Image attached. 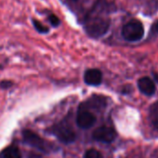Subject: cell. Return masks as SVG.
I'll return each instance as SVG.
<instances>
[{
	"label": "cell",
	"instance_id": "cell-1",
	"mask_svg": "<svg viewBox=\"0 0 158 158\" xmlns=\"http://www.w3.org/2000/svg\"><path fill=\"white\" fill-rule=\"evenodd\" d=\"M106 13V5L102 1H98L88 13L84 21V30L89 36L98 38L107 32L110 26V19Z\"/></svg>",
	"mask_w": 158,
	"mask_h": 158
},
{
	"label": "cell",
	"instance_id": "cell-2",
	"mask_svg": "<svg viewBox=\"0 0 158 158\" xmlns=\"http://www.w3.org/2000/svg\"><path fill=\"white\" fill-rule=\"evenodd\" d=\"M22 138L25 143L43 153L49 154L51 152H54L55 150H57L56 146L53 145L50 142L42 138L40 135L32 131L24 130L22 131Z\"/></svg>",
	"mask_w": 158,
	"mask_h": 158
},
{
	"label": "cell",
	"instance_id": "cell-3",
	"mask_svg": "<svg viewBox=\"0 0 158 158\" xmlns=\"http://www.w3.org/2000/svg\"><path fill=\"white\" fill-rule=\"evenodd\" d=\"M49 132L53 134L60 143L69 144L76 140V133L71 126L65 120L59 121L49 129Z\"/></svg>",
	"mask_w": 158,
	"mask_h": 158
},
{
	"label": "cell",
	"instance_id": "cell-4",
	"mask_svg": "<svg viewBox=\"0 0 158 158\" xmlns=\"http://www.w3.org/2000/svg\"><path fill=\"white\" fill-rule=\"evenodd\" d=\"M144 34V29L142 22L133 20L127 23L122 29L123 37L130 42H136L143 38Z\"/></svg>",
	"mask_w": 158,
	"mask_h": 158
},
{
	"label": "cell",
	"instance_id": "cell-5",
	"mask_svg": "<svg viewBox=\"0 0 158 158\" xmlns=\"http://www.w3.org/2000/svg\"><path fill=\"white\" fill-rule=\"evenodd\" d=\"M93 138L97 142L110 143L116 138V131L111 127L102 126L94 130L93 132Z\"/></svg>",
	"mask_w": 158,
	"mask_h": 158
},
{
	"label": "cell",
	"instance_id": "cell-6",
	"mask_svg": "<svg viewBox=\"0 0 158 158\" xmlns=\"http://www.w3.org/2000/svg\"><path fill=\"white\" fill-rule=\"evenodd\" d=\"M76 122L79 128L82 130H88L95 124L96 118L94 114L87 110H80L77 115Z\"/></svg>",
	"mask_w": 158,
	"mask_h": 158
},
{
	"label": "cell",
	"instance_id": "cell-7",
	"mask_svg": "<svg viewBox=\"0 0 158 158\" xmlns=\"http://www.w3.org/2000/svg\"><path fill=\"white\" fill-rule=\"evenodd\" d=\"M84 82L90 86H98L102 83L103 75L102 72L97 69H87L84 73Z\"/></svg>",
	"mask_w": 158,
	"mask_h": 158
},
{
	"label": "cell",
	"instance_id": "cell-8",
	"mask_svg": "<svg viewBox=\"0 0 158 158\" xmlns=\"http://www.w3.org/2000/svg\"><path fill=\"white\" fill-rule=\"evenodd\" d=\"M138 87L143 94L148 95V96L155 94L156 89L155 82L148 77L141 78L138 81Z\"/></svg>",
	"mask_w": 158,
	"mask_h": 158
},
{
	"label": "cell",
	"instance_id": "cell-9",
	"mask_svg": "<svg viewBox=\"0 0 158 158\" xmlns=\"http://www.w3.org/2000/svg\"><path fill=\"white\" fill-rule=\"evenodd\" d=\"M2 157L3 158H22L21 153L19 149L15 146L11 145L7 148H6L3 153H2Z\"/></svg>",
	"mask_w": 158,
	"mask_h": 158
},
{
	"label": "cell",
	"instance_id": "cell-10",
	"mask_svg": "<svg viewBox=\"0 0 158 158\" xmlns=\"http://www.w3.org/2000/svg\"><path fill=\"white\" fill-rule=\"evenodd\" d=\"M150 117H151V122L153 126L158 131V102L152 106Z\"/></svg>",
	"mask_w": 158,
	"mask_h": 158
},
{
	"label": "cell",
	"instance_id": "cell-11",
	"mask_svg": "<svg viewBox=\"0 0 158 158\" xmlns=\"http://www.w3.org/2000/svg\"><path fill=\"white\" fill-rule=\"evenodd\" d=\"M32 20V25L34 27V29L41 34H46L49 32V29L48 27H46L44 24H43L40 20L35 19H31Z\"/></svg>",
	"mask_w": 158,
	"mask_h": 158
},
{
	"label": "cell",
	"instance_id": "cell-12",
	"mask_svg": "<svg viewBox=\"0 0 158 158\" xmlns=\"http://www.w3.org/2000/svg\"><path fill=\"white\" fill-rule=\"evenodd\" d=\"M47 20L49 21V23L52 25V27L56 28L59 26L60 24V19H58V17L56 15H55L54 13H49L47 15Z\"/></svg>",
	"mask_w": 158,
	"mask_h": 158
},
{
	"label": "cell",
	"instance_id": "cell-13",
	"mask_svg": "<svg viewBox=\"0 0 158 158\" xmlns=\"http://www.w3.org/2000/svg\"><path fill=\"white\" fill-rule=\"evenodd\" d=\"M84 158H104L102 154L95 149H89L84 154Z\"/></svg>",
	"mask_w": 158,
	"mask_h": 158
},
{
	"label": "cell",
	"instance_id": "cell-14",
	"mask_svg": "<svg viewBox=\"0 0 158 158\" xmlns=\"http://www.w3.org/2000/svg\"><path fill=\"white\" fill-rule=\"evenodd\" d=\"M12 85H13V83L11 81H3L0 82V86L2 88H4V89H7V88L11 87Z\"/></svg>",
	"mask_w": 158,
	"mask_h": 158
},
{
	"label": "cell",
	"instance_id": "cell-15",
	"mask_svg": "<svg viewBox=\"0 0 158 158\" xmlns=\"http://www.w3.org/2000/svg\"><path fill=\"white\" fill-rule=\"evenodd\" d=\"M154 76H155V79L158 81V74H154Z\"/></svg>",
	"mask_w": 158,
	"mask_h": 158
},
{
	"label": "cell",
	"instance_id": "cell-16",
	"mask_svg": "<svg viewBox=\"0 0 158 158\" xmlns=\"http://www.w3.org/2000/svg\"><path fill=\"white\" fill-rule=\"evenodd\" d=\"M156 30L158 31V22L156 23Z\"/></svg>",
	"mask_w": 158,
	"mask_h": 158
},
{
	"label": "cell",
	"instance_id": "cell-17",
	"mask_svg": "<svg viewBox=\"0 0 158 158\" xmlns=\"http://www.w3.org/2000/svg\"><path fill=\"white\" fill-rule=\"evenodd\" d=\"M69 1H77V0H69Z\"/></svg>",
	"mask_w": 158,
	"mask_h": 158
}]
</instances>
